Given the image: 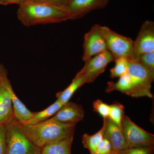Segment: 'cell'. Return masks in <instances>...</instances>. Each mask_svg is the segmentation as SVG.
<instances>
[{"mask_svg":"<svg viewBox=\"0 0 154 154\" xmlns=\"http://www.w3.org/2000/svg\"><path fill=\"white\" fill-rule=\"evenodd\" d=\"M24 134L34 145L42 148L48 144L74 136L76 124L48 120L32 125L20 122Z\"/></svg>","mask_w":154,"mask_h":154,"instance_id":"cell-1","label":"cell"},{"mask_svg":"<svg viewBox=\"0 0 154 154\" xmlns=\"http://www.w3.org/2000/svg\"><path fill=\"white\" fill-rule=\"evenodd\" d=\"M17 14L19 21L28 27L69 20L66 9L31 0H28L20 5Z\"/></svg>","mask_w":154,"mask_h":154,"instance_id":"cell-2","label":"cell"},{"mask_svg":"<svg viewBox=\"0 0 154 154\" xmlns=\"http://www.w3.org/2000/svg\"><path fill=\"white\" fill-rule=\"evenodd\" d=\"M6 154H41V149L26 137L20 122L15 117L6 125Z\"/></svg>","mask_w":154,"mask_h":154,"instance_id":"cell-3","label":"cell"},{"mask_svg":"<svg viewBox=\"0 0 154 154\" xmlns=\"http://www.w3.org/2000/svg\"><path fill=\"white\" fill-rule=\"evenodd\" d=\"M128 73L132 83V97H153L151 89L154 78L137 60H128Z\"/></svg>","mask_w":154,"mask_h":154,"instance_id":"cell-4","label":"cell"},{"mask_svg":"<svg viewBox=\"0 0 154 154\" xmlns=\"http://www.w3.org/2000/svg\"><path fill=\"white\" fill-rule=\"evenodd\" d=\"M108 51L111 53L114 59L125 58L130 60L132 55L134 42L129 37L120 35L106 26H101Z\"/></svg>","mask_w":154,"mask_h":154,"instance_id":"cell-5","label":"cell"},{"mask_svg":"<svg viewBox=\"0 0 154 154\" xmlns=\"http://www.w3.org/2000/svg\"><path fill=\"white\" fill-rule=\"evenodd\" d=\"M121 128L128 148L154 146V135L137 126L127 116H123Z\"/></svg>","mask_w":154,"mask_h":154,"instance_id":"cell-6","label":"cell"},{"mask_svg":"<svg viewBox=\"0 0 154 154\" xmlns=\"http://www.w3.org/2000/svg\"><path fill=\"white\" fill-rule=\"evenodd\" d=\"M12 85L5 66L0 64V126H6L14 118L10 89Z\"/></svg>","mask_w":154,"mask_h":154,"instance_id":"cell-7","label":"cell"},{"mask_svg":"<svg viewBox=\"0 0 154 154\" xmlns=\"http://www.w3.org/2000/svg\"><path fill=\"white\" fill-rule=\"evenodd\" d=\"M101 25L96 24L86 33L84 37L82 59L87 61L93 57L108 51L106 41L101 29Z\"/></svg>","mask_w":154,"mask_h":154,"instance_id":"cell-8","label":"cell"},{"mask_svg":"<svg viewBox=\"0 0 154 154\" xmlns=\"http://www.w3.org/2000/svg\"><path fill=\"white\" fill-rule=\"evenodd\" d=\"M154 51V22L147 20L144 22L134 42L133 49L130 60H137L140 56Z\"/></svg>","mask_w":154,"mask_h":154,"instance_id":"cell-9","label":"cell"},{"mask_svg":"<svg viewBox=\"0 0 154 154\" xmlns=\"http://www.w3.org/2000/svg\"><path fill=\"white\" fill-rule=\"evenodd\" d=\"M114 60L111 53L106 51L85 62L84 67L78 73L85 77L87 83H93L105 71L108 64Z\"/></svg>","mask_w":154,"mask_h":154,"instance_id":"cell-10","label":"cell"},{"mask_svg":"<svg viewBox=\"0 0 154 154\" xmlns=\"http://www.w3.org/2000/svg\"><path fill=\"white\" fill-rule=\"evenodd\" d=\"M109 2V0H68L66 10L69 20H74L95 10L104 8Z\"/></svg>","mask_w":154,"mask_h":154,"instance_id":"cell-11","label":"cell"},{"mask_svg":"<svg viewBox=\"0 0 154 154\" xmlns=\"http://www.w3.org/2000/svg\"><path fill=\"white\" fill-rule=\"evenodd\" d=\"M85 113L82 105L68 102L63 105L55 115L48 119L62 123L77 124L84 119Z\"/></svg>","mask_w":154,"mask_h":154,"instance_id":"cell-12","label":"cell"},{"mask_svg":"<svg viewBox=\"0 0 154 154\" xmlns=\"http://www.w3.org/2000/svg\"><path fill=\"white\" fill-rule=\"evenodd\" d=\"M104 137L107 138L112 146L113 151L117 152L128 148L121 128L109 118L103 119Z\"/></svg>","mask_w":154,"mask_h":154,"instance_id":"cell-13","label":"cell"},{"mask_svg":"<svg viewBox=\"0 0 154 154\" xmlns=\"http://www.w3.org/2000/svg\"><path fill=\"white\" fill-rule=\"evenodd\" d=\"M74 136L48 144L41 149V154H71Z\"/></svg>","mask_w":154,"mask_h":154,"instance_id":"cell-14","label":"cell"},{"mask_svg":"<svg viewBox=\"0 0 154 154\" xmlns=\"http://www.w3.org/2000/svg\"><path fill=\"white\" fill-rule=\"evenodd\" d=\"M85 84H87L85 77L78 73L70 85L66 89L56 94L57 100L60 101L63 105H65L69 102L76 91Z\"/></svg>","mask_w":154,"mask_h":154,"instance_id":"cell-15","label":"cell"},{"mask_svg":"<svg viewBox=\"0 0 154 154\" xmlns=\"http://www.w3.org/2000/svg\"><path fill=\"white\" fill-rule=\"evenodd\" d=\"M63 105L60 101L57 100L53 104L45 110L39 112H34L33 116L23 124H35L46 121L55 115Z\"/></svg>","mask_w":154,"mask_h":154,"instance_id":"cell-16","label":"cell"},{"mask_svg":"<svg viewBox=\"0 0 154 154\" xmlns=\"http://www.w3.org/2000/svg\"><path fill=\"white\" fill-rule=\"evenodd\" d=\"M105 91L108 93L114 91H118L122 94L132 97V85L129 75L127 73L119 77L118 81L116 82H108Z\"/></svg>","mask_w":154,"mask_h":154,"instance_id":"cell-17","label":"cell"},{"mask_svg":"<svg viewBox=\"0 0 154 154\" xmlns=\"http://www.w3.org/2000/svg\"><path fill=\"white\" fill-rule=\"evenodd\" d=\"M104 125L99 131L93 135L85 134L82 137V142L85 148L88 149L90 154H94L96 147L104 137Z\"/></svg>","mask_w":154,"mask_h":154,"instance_id":"cell-18","label":"cell"},{"mask_svg":"<svg viewBox=\"0 0 154 154\" xmlns=\"http://www.w3.org/2000/svg\"><path fill=\"white\" fill-rule=\"evenodd\" d=\"M124 109L123 105L119 102H114L110 105L108 118L120 128H121L122 119L125 115Z\"/></svg>","mask_w":154,"mask_h":154,"instance_id":"cell-19","label":"cell"},{"mask_svg":"<svg viewBox=\"0 0 154 154\" xmlns=\"http://www.w3.org/2000/svg\"><path fill=\"white\" fill-rule=\"evenodd\" d=\"M115 66L110 69V77L112 79L119 78L128 73V60L121 57L115 60Z\"/></svg>","mask_w":154,"mask_h":154,"instance_id":"cell-20","label":"cell"},{"mask_svg":"<svg viewBox=\"0 0 154 154\" xmlns=\"http://www.w3.org/2000/svg\"><path fill=\"white\" fill-rule=\"evenodd\" d=\"M137 60L154 78V51L142 54Z\"/></svg>","mask_w":154,"mask_h":154,"instance_id":"cell-21","label":"cell"},{"mask_svg":"<svg viewBox=\"0 0 154 154\" xmlns=\"http://www.w3.org/2000/svg\"><path fill=\"white\" fill-rule=\"evenodd\" d=\"M154 152V146L143 147L128 148L115 152L116 154H153Z\"/></svg>","mask_w":154,"mask_h":154,"instance_id":"cell-22","label":"cell"},{"mask_svg":"<svg viewBox=\"0 0 154 154\" xmlns=\"http://www.w3.org/2000/svg\"><path fill=\"white\" fill-rule=\"evenodd\" d=\"M93 107L94 111L99 113L103 119L108 118L110 105L104 103L102 100L99 99L94 101L93 103Z\"/></svg>","mask_w":154,"mask_h":154,"instance_id":"cell-23","label":"cell"},{"mask_svg":"<svg viewBox=\"0 0 154 154\" xmlns=\"http://www.w3.org/2000/svg\"><path fill=\"white\" fill-rule=\"evenodd\" d=\"M112 151L110 142L107 138L104 137L96 147L94 154H110Z\"/></svg>","mask_w":154,"mask_h":154,"instance_id":"cell-24","label":"cell"},{"mask_svg":"<svg viewBox=\"0 0 154 154\" xmlns=\"http://www.w3.org/2000/svg\"><path fill=\"white\" fill-rule=\"evenodd\" d=\"M34 2H38L56 6L66 10L68 0H31Z\"/></svg>","mask_w":154,"mask_h":154,"instance_id":"cell-25","label":"cell"},{"mask_svg":"<svg viewBox=\"0 0 154 154\" xmlns=\"http://www.w3.org/2000/svg\"><path fill=\"white\" fill-rule=\"evenodd\" d=\"M6 126H0V154H6Z\"/></svg>","mask_w":154,"mask_h":154,"instance_id":"cell-26","label":"cell"},{"mask_svg":"<svg viewBox=\"0 0 154 154\" xmlns=\"http://www.w3.org/2000/svg\"><path fill=\"white\" fill-rule=\"evenodd\" d=\"M28 0H0V5H8L11 4H17L20 5Z\"/></svg>","mask_w":154,"mask_h":154,"instance_id":"cell-27","label":"cell"},{"mask_svg":"<svg viewBox=\"0 0 154 154\" xmlns=\"http://www.w3.org/2000/svg\"><path fill=\"white\" fill-rule=\"evenodd\" d=\"M110 154H116V153L115 152L112 151V152H111V153H110Z\"/></svg>","mask_w":154,"mask_h":154,"instance_id":"cell-28","label":"cell"}]
</instances>
